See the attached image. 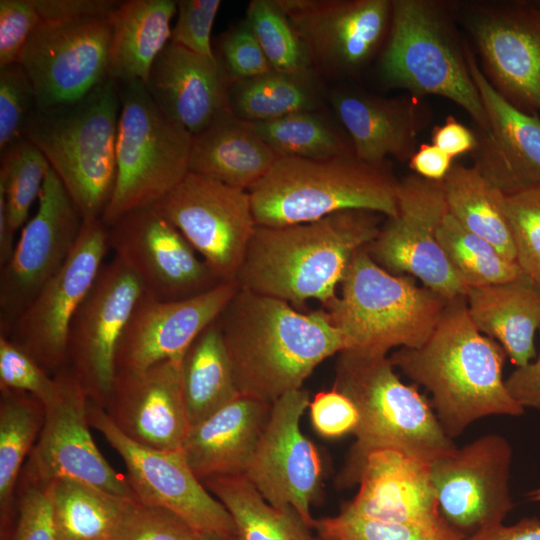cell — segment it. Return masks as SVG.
Returning <instances> with one entry per match:
<instances>
[{"mask_svg": "<svg viewBox=\"0 0 540 540\" xmlns=\"http://www.w3.org/2000/svg\"><path fill=\"white\" fill-rule=\"evenodd\" d=\"M466 303L477 329L502 346L515 368L529 364L536 357L534 340L540 327V289L525 276L469 288Z\"/></svg>", "mask_w": 540, "mask_h": 540, "instance_id": "obj_31", "label": "cell"}, {"mask_svg": "<svg viewBox=\"0 0 540 540\" xmlns=\"http://www.w3.org/2000/svg\"><path fill=\"white\" fill-rule=\"evenodd\" d=\"M51 166L43 153L22 137L1 151L0 194L4 197L13 231L27 222Z\"/></svg>", "mask_w": 540, "mask_h": 540, "instance_id": "obj_41", "label": "cell"}, {"mask_svg": "<svg viewBox=\"0 0 540 540\" xmlns=\"http://www.w3.org/2000/svg\"><path fill=\"white\" fill-rule=\"evenodd\" d=\"M88 419L122 458L138 501L176 513L200 534L236 537L230 514L192 471L181 448L153 449L131 441L90 399Z\"/></svg>", "mask_w": 540, "mask_h": 540, "instance_id": "obj_14", "label": "cell"}, {"mask_svg": "<svg viewBox=\"0 0 540 540\" xmlns=\"http://www.w3.org/2000/svg\"><path fill=\"white\" fill-rule=\"evenodd\" d=\"M245 22L273 70L293 74L312 72L308 51L277 0L250 1Z\"/></svg>", "mask_w": 540, "mask_h": 540, "instance_id": "obj_42", "label": "cell"}, {"mask_svg": "<svg viewBox=\"0 0 540 540\" xmlns=\"http://www.w3.org/2000/svg\"><path fill=\"white\" fill-rule=\"evenodd\" d=\"M464 540H540V519L526 517L512 525L502 523Z\"/></svg>", "mask_w": 540, "mask_h": 540, "instance_id": "obj_57", "label": "cell"}, {"mask_svg": "<svg viewBox=\"0 0 540 540\" xmlns=\"http://www.w3.org/2000/svg\"><path fill=\"white\" fill-rule=\"evenodd\" d=\"M57 540H114L132 500L75 480L51 482Z\"/></svg>", "mask_w": 540, "mask_h": 540, "instance_id": "obj_37", "label": "cell"}, {"mask_svg": "<svg viewBox=\"0 0 540 540\" xmlns=\"http://www.w3.org/2000/svg\"><path fill=\"white\" fill-rule=\"evenodd\" d=\"M238 289L236 281H232L178 300L143 295L120 340L116 374L141 372L165 360H180L196 337L220 316Z\"/></svg>", "mask_w": 540, "mask_h": 540, "instance_id": "obj_23", "label": "cell"}, {"mask_svg": "<svg viewBox=\"0 0 540 540\" xmlns=\"http://www.w3.org/2000/svg\"><path fill=\"white\" fill-rule=\"evenodd\" d=\"M153 207L173 224L220 282H232L257 227L248 190L188 172Z\"/></svg>", "mask_w": 540, "mask_h": 540, "instance_id": "obj_12", "label": "cell"}, {"mask_svg": "<svg viewBox=\"0 0 540 540\" xmlns=\"http://www.w3.org/2000/svg\"><path fill=\"white\" fill-rule=\"evenodd\" d=\"M36 214L22 227L0 270V334H7L43 286L60 270L81 232L83 218L50 168Z\"/></svg>", "mask_w": 540, "mask_h": 540, "instance_id": "obj_16", "label": "cell"}, {"mask_svg": "<svg viewBox=\"0 0 540 540\" xmlns=\"http://www.w3.org/2000/svg\"><path fill=\"white\" fill-rule=\"evenodd\" d=\"M198 540H237L236 537H226L215 534H201Z\"/></svg>", "mask_w": 540, "mask_h": 540, "instance_id": "obj_60", "label": "cell"}, {"mask_svg": "<svg viewBox=\"0 0 540 540\" xmlns=\"http://www.w3.org/2000/svg\"><path fill=\"white\" fill-rule=\"evenodd\" d=\"M215 56L229 83L254 78L272 69L245 21L222 36Z\"/></svg>", "mask_w": 540, "mask_h": 540, "instance_id": "obj_49", "label": "cell"}, {"mask_svg": "<svg viewBox=\"0 0 540 540\" xmlns=\"http://www.w3.org/2000/svg\"><path fill=\"white\" fill-rule=\"evenodd\" d=\"M397 180L384 163L349 153L329 159L280 157L248 191L257 226L308 223L345 210L397 214Z\"/></svg>", "mask_w": 540, "mask_h": 540, "instance_id": "obj_6", "label": "cell"}, {"mask_svg": "<svg viewBox=\"0 0 540 540\" xmlns=\"http://www.w3.org/2000/svg\"><path fill=\"white\" fill-rule=\"evenodd\" d=\"M417 99L412 95L392 99L339 91L330 101L349 135L354 155L364 162L381 164L387 156L409 162L417 150V138L430 118Z\"/></svg>", "mask_w": 540, "mask_h": 540, "instance_id": "obj_28", "label": "cell"}, {"mask_svg": "<svg viewBox=\"0 0 540 540\" xmlns=\"http://www.w3.org/2000/svg\"><path fill=\"white\" fill-rule=\"evenodd\" d=\"M447 212L443 181L409 174L398 183L396 216L387 217L366 250L386 271L409 275L447 300L466 297L468 287L436 237Z\"/></svg>", "mask_w": 540, "mask_h": 540, "instance_id": "obj_11", "label": "cell"}, {"mask_svg": "<svg viewBox=\"0 0 540 540\" xmlns=\"http://www.w3.org/2000/svg\"><path fill=\"white\" fill-rule=\"evenodd\" d=\"M431 140L433 145L451 158L468 152L472 153L477 145V136L452 116L447 117L443 124L433 128Z\"/></svg>", "mask_w": 540, "mask_h": 540, "instance_id": "obj_55", "label": "cell"}, {"mask_svg": "<svg viewBox=\"0 0 540 540\" xmlns=\"http://www.w3.org/2000/svg\"><path fill=\"white\" fill-rule=\"evenodd\" d=\"M512 457L506 438L487 434L431 463L441 516L464 539L502 524L512 511Z\"/></svg>", "mask_w": 540, "mask_h": 540, "instance_id": "obj_15", "label": "cell"}, {"mask_svg": "<svg viewBox=\"0 0 540 540\" xmlns=\"http://www.w3.org/2000/svg\"><path fill=\"white\" fill-rule=\"evenodd\" d=\"M43 422L40 400L26 392L0 388V540H14L17 487Z\"/></svg>", "mask_w": 540, "mask_h": 540, "instance_id": "obj_33", "label": "cell"}, {"mask_svg": "<svg viewBox=\"0 0 540 540\" xmlns=\"http://www.w3.org/2000/svg\"><path fill=\"white\" fill-rule=\"evenodd\" d=\"M378 213L345 210L281 227L257 226L236 277L240 289L301 306L337 296L347 268L380 230Z\"/></svg>", "mask_w": 540, "mask_h": 540, "instance_id": "obj_3", "label": "cell"}, {"mask_svg": "<svg viewBox=\"0 0 540 540\" xmlns=\"http://www.w3.org/2000/svg\"><path fill=\"white\" fill-rule=\"evenodd\" d=\"M525 497L529 502L540 503V486L528 491Z\"/></svg>", "mask_w": 540, "mask_h": 540, "instance_id": "obj_59", "label": "cell"}, {"mask_svg": "<svg viewBox=\"0 0 540 540\" xmlns=\"http://www.w3.org/2000/svg\"><path fill=\"white\" fill-rule=\"evenodd\" d=\"M271 406L239 395L189 428L181 449L201 482L213 477L245 474Z\"/></svg>", "mask_w": 540, "mask_h": 540, "instance_id": "obj_29", "label": "cell"}, {"mask_svg": "<svg viewBox=\"0 0 540 540\" xmlns=\"http://www.w3.org/2000/svg\"><path fill=\"white\" fill-rule=\"evenodd\" d=\"M313 529L318 535L342 540H464L445 520L436 524L390 523L344 511L315 519Z\"/></svg>", "mask_w": 540, "mask_h": 540, "instance_id": "obj_43", "label": "cell"}, {"mask_svg": "<svg viewBox=\"0 0 540 540\" xmlns=\"http://www.w3.org/2000/svg\"><path fill=\"white\" fill-rule=\"evenodd\" d=\"M280 156L230 111L192 137L189 172L249 190Z\"/></svg>", "mask_w": 540, "mask_h": 540, "instance_id": "obj_30", "label": "cell"}, {"mask_svg": "<svg viewBox=\"0 0 540 540\" xmlns=\"http://www.w3.org/2000/svg\"><path fill=\"white\" fill-rule=\"evenodd\" d=\"M177 13L173 0H127L111 13L108 77L119 84L146 83L151 67L170 42Z\"/></svg>", "mask_w": 540, "mask_h": 540, "instance_id": "obj_32", "label": "cell"}, {"mask_svg": "<svg viewBox=\"0 0 540 540\" xmlns=\"http://www.w3.org/2000/svg\"><path fill=\"white\" fill-rule=\"evenodd\" d=\"M202 483L230 514L237 540H312L310 528L294 509L271 505L244 475Z\"/></svg>", "mask_w": 540, "mask_h": 540, "instance_id": "obj_36", "label": "cell"}, {"mask_svg": "<svg viewBox=\"0 0 540 540\" xmlns=\"http://www.w3.org/2000/svg\"><path fill=\"white\" fill-rule=\"evenodd\" d=\"M250 123L280 157L319 160L353 153L351 142L316 111Z\"/></svg>", "mask_w": 540, "mask_h": 540, "instance_id": "obj_40", "label": "cell"}, {"mask_svg": "<svg viewBox=\"0 0 540 540\" xmlns=\"http://www.w3.org/2000/svg\"><path fill=\"white\" fill-rule=\"evenodd\" d=\"M0 388L29 393L44 404L53 396L56 381L27 352L0 334Z\"/></svg>", "mask_w": 540, "mask_h": 540, "instance_id": "obj_48", "label": "cell"}, {"mask_svg": "<svg viewBox=\"0 0 540 540\" xmlns=\"http://www.w3.org/2000/svg\"><path fill=\"white\" fill-rule=\"evenodd\" d=\"M180 360L116 374L104 410L131 441L153 449H180L190 428L180 379Z\"/></svg>", "mask_w": 540, "mask_h": 540, "instance_id": "obj_25", "label": "cell"}, {"mask_svg": "<svg viewBox=\"0 0 540 540\" xmlns=\"http://www.w3.org/2000/svg\"><path fill=\"white\" fill-rule=\"evenodd\" d=\"M107 227L114 257L136 276L148 297L184 299L222 283L153 206L131 211Z\"/></svg>", "mask_w": 540, "mask_h": 540, "instance_id": "obj_20", "label": "cell"}, {"mask_svg": "<svg viewBox=\"0 0 540 540\" xmlns=\"http://www.w3.org/2000/svg\"><path fill=\"white\" fill-rule=\"evenodd\" d=\"M217 321L239 394L270 404L302 388L320 363L348 347L324 308L301 313L240 288Z\"/></svg>", "mask_w": 540, "mask_h": 540, "instance_id": "obj_1", "label": "cell"}, {"mask_svg": "<svg viewBox=\"0 0 540 540\" xmlns=\"http://www.w3.org/2000/svg\"><path fill=\"white\" fill-rule=\"evenodd\" d=\"M448 301L409 275L386 271L365 246L353 256L340 295L323 308L344 335L347 349L387 355L393 348L421 346Z\"/></svg>", "mask_w": 540, "mask_h": 540, "instance_id": "obj_8", "label": "cell"}, {"mask_svg": "<svg viewBox=\"0 0 540 540\" xmlns=\"http://www.w3.org/2000/svg\"><path fill=\"white\" fill-rule=\"evenodd\" d=\"M457 20L456 3L392 0L380 76L389 87L405 89L417 98L434 95L454 102L485 133L487 115L470 73Z\"/></svg>", "mask_w": 540, "mask_h": 540, "instance_id": "obj_7", "label": "cell"}, {"mask_svg": "<svg viewBox=\"0 0 540 540\" xmlns=\"http://www.w3.org/2000/svg\"><path fill=\"white\" fill-rule=\"evenodd\" d=\"M42 21L108 18L120 5L115 0H33Z\"/></svg>", "mask_w": 540, "mask_h": 540, "instance_id": "obj_53", "label": "cell"}, {"mask_svg": "<svg viewBox=\"0 0 540 540\" xmlns=\"http://www.w3.org/2000/svg\"><path fill=\"white\" fill-rule=\"evenodd\" d=\"M312 64L337 74L363 68L389 31L392 0H277Z\"/></svg>", "mask_w": 540, "mask_h": 540, "instance_id": "obj_22", "label": "cell"}, {"mask_svg": "<svg viewBox=\"0 0 540 540\" xmlns=\"http://www.w3.org/2000/svg\"><path fill=\"white\" fill-rule=\"evenodd\" d=\"M180 379L190 427L240 395L217 319L196 337L183 354Z\"/></svg>", "mask_w": 540, "mask_h": 540, "instance_id": "obj_34", "label": "cell"}, {"mask_svg": "<svg viewBox=\"0 0 540 540\" xmlns=\"http://www.w3.org/2000/svg\"><path fill=\"white\" fill-rule=\"evenodd\" d=\"M502 346L471 320L466 297L449 300L430 337L419 347L399 348L395 368L431 394L445 433L454 438L478 419L525 413L509 394L502 370Z\"/></svg>", "mask_w": 540, "mask_h": 540, "instance_id": "obj_2", "label": "cell"}, {"mask_svg": "<svg viewBox=\"0 0 540 540\" xmlns=\"http://www.w3.org/2000/svg\"><path fill=\"white\" fill-rule=\"evenodd\" d=\"M108 249V227L103 221H84L64 265L5 334L53 377L67 367L71 323L93 287Z\"/></svg>", "mask_w": 540, "mask_h": 540, "instance_id": "obj_13", "label": "cell"}, {"mask_svg": "<svg viewBox=\"0 0 540 540\" xmlns=\"http://www.w3.org/2000/svg\"><path fill=\"white\" fill-rule=\"evenodd\" d=\"M119 92L116 179L101 218L106 226L155 205L185 177L193 137L159 109L142 81L119 84Z\"/></svg>", "mask_w": 540, "mask_h": 540, "instance_id": "obj_9", "label": "cell"}, {"mask_svg": "<svg viewBox=\"0 0 540 540\" xmlns=\"http://www.w3.org/2000/svg\"><path fill=\"white\" fill-rule=\"evenodd\" d=\"M15 245V232L9 222L4 197L0 194V267L10 259Z\"/></svg>", "mask_w": 540, "mask_h": 540, "instance_id": "obj_58", "label": "cell"}, {"mask_svg": "<svg viewBox=\"0 0 540 540\" xmlns=\"http://www.w3.org/2000/svg\"><path fill=\"white\" fill-rule=\"evenodd\" d=\"M36 107L35 90L23 66L0 67V152L23 137Z\"/></svg>", "mask_w": 540, "mask_h": 540, "instance_id": "obj_45", "label": "cell"}, {"mask_svg": "<svg viewBox=\"0 0 540 540\" xmlns=\"http://www.w3.org/2000/svg\"><path fill=\"white\" fill-rule=\"evenodd\" d=\"M516 262L540 289V185L506 196Z\"/></svg>", "mask_w": 540, "mask_h": 540, "instance_id": "obj_44", "label": "cell"}, {"mask_svg": "<svg viewBox=\"0 0 540 540\" xmlns=\"http://www.w3.org/2000/svg\"><path fill=\"white\" fill-rule=\"evenodd\" d=\"M505 385L511 397L524 409L540 412V350L529 364L516 367L505 379Z\"/></svg>", "mask_w": 540, "mask_h": 540, "instance_id": "obj_54", "label": "cell"}, {"mask_svg": "<svg viewBox=\"0 0 540 540\" xmlns=\"http://www.w3.org/2000/svg\"><path fill=\"white\" fill-rule=\"evenodd\" d=\"M176 5L177 17L170 42L196 54L216 58L211 33L221 1L180 0L176 1Z\"/></svg>", "mask_w": 540, "mask_h": 540, "instance_id": "obj_50", "label": "cell"}, {"mask_svg": "<svg viewBox=\"0 0 540 540\" xmlns=\"http://www.w3.org/2000/svg\"><path fill=\"white\" fill-rule=\"evenodd\" d=\"M229 84L217 58L169 42L154 61L145 86L159 109L193 136L229 111Z\"/></svg>", "mask_w": 540, "mask_h": 540, "instance_id": "obj_27", "label": "cell"}, {"mask_svg": "<svg viewBox=\"0 0 540 540\" xmlns=\"http://www.w3.org/2000/svg\"><path fill=\"white\" fill-rule=\"evenodd\" d=\"M458 20L494 89L516 108L540 112V1L456 3Z\"/></svg>", "mask_w": 540, "mask_h": 540, "instance_id": "obj_10", "label": "cell"}, {"mask_svg": "<svg viewBox=\"0 0 540 540\" xmlns=\"http://www.w3.org/2000/svg\"><path fill=\"white\" fill-rule=\"evenodd\" d=\"M54 377L56 390L43 404V426L24 468L46 482L75 480L136 499L127 478L115 471L93 440L89 397L80 382L67 368Z\"/></svg>", "mask_w": 540, "mask_h": 540, "instance_id": "obj_17", "label": "cell"}, {"mask_svg": "<svg viewBox=\"0 0 540 540\" xmlns=\"http://www.w3.org/2000/svg\"><path fill=\"white\" fill-rule=\"evenodd\" d=\"M333 388L346 395L359 414L355 441L336 478L339 488L358 484L368 456L377 450H398L432 463L457 447L432 405L399 378L387 355L341 351Z\"/></svg>", "mask_w": 540, "mask_h": 540, "instance_id": "obj_4", "label": "cell"}, {"mask_svg": "<svg viewBox=\"0 0 540 540\" xmlns=\"http://www.w3.org/2000/svg\"><path fill=\"white\" fill-rule=\"evenodd\" d=\"M120 111L119 84L108 77L75 102L36 107L25 127L83 221L101 219L112 197Z\"/></svg>", "mask_w": 540, "mask_h": 540, "instance_id": "obj_5", "label": "cell"}, {"mask_svg": "<svg viewBox=\"0 0 540 540\" xmlns=\"http://www.w3.org/2000/svg\"><path fill=\"white\" fill-rule=\"evenodd\" d=\"M436 237L449 264L468 289L524 277L516 261L508 259L492 244L468 231L448 212L437 229Z\"/></svg>", "mask_w": 540, "mask_h": 540, "instance_id": "obj_39", "label": "cell"}, {"mask_svg": "<svg viewBox=\"0 0 540 540\" xmlns=\"http://www.w3.org/2000/svg\"><path fill=\"white\" fill-rule=\"evenodd\" d=\"M309 404V393L303 388L272 403L244 476L271 505L294 509L313 529L311 505L320 487L322 464L318 450L300 427Z\"/></svg>", "mask_w": 540, "mask_h": 540, "instance_id": "obj_21", "label": "cell"}, {"mask_svg": "<svg viewBox=\"0 0 540 540\" xmlns=\"http://www.w3.org/2000/svg\"><path fill=\"white\" fill-rule=\"evenodd\" d=\"M227 102L235 117L259 122L315 111L319 95L312 72L293 74L271 69L260 76L230 83Z\"/></svg>", "mask_w": 540, "mask_h": 540, "instance_id": "obj_38", "label": "cell"}, {"mask_svg": "<svg viewBox=\"0 0 540 540\" xmlns=\"http://www.w3.org/2000/svg\"><path fill=\"white\" fill-rule=\"evenodd\" d=\"M309 409L315 431L326 438L353 433L358 424L359 414L354 403L334 388L317 393Z\"/></svg>", "mask_w": 540, "mask_h": 540, "instance_id": "obj_52", "label": "cell"}, {"mask_svg": "<svg viewBox=\"0 0 540 540\" xmlns=\"http://www.w3.org/2000/svg\"><path fill=\"white\" fill-rule=\"evenodd\" d=\"M111 37L109 17L41 21L19 61L34 87L37 107L75 102L106 80Z\"/></svg>", "mask_w": 540, "mask_h": 540, "instance_id": "obj_18", "label": "cell"}, {"mask_svg": "<svg viewBox=\"0 0 540 540\" xmlns=\"http://www.w3.org/2000/svg\"><path fill=\"white\" fill-rule=\"evenodd\" d=\"M14 540H57L51 482L23 468L16 492Z\"/></svg>", "mask_w": 540, "mask_h": 540, "instance_id": "obj_46", "label": "cell"}, {"mask_svg": "<svg viewBox=\"0 0 540 540\" xmlns=\"http://www.w3.org/2000/svg\"><path fill=\"white\" fill-rule=\"evenodd\" d=\"M448 213L468 231L516 261L506 195L474 166L453 164L443 180Z\"/></svg>", "mask_w": 540, "mask_h": 540, "instance_id": "obj_35", "label": "cell"}, {"mask_svg": "<svg viewBox=\"0 0 540 540\" xmlns=\"http://www.w3.org/2000/svg\"><path fill=\"white\" fill-rule=\"evenodd\" d=\"M355 497L342 511L390 523L436 524L441 516L431 463L404 452L383 449L365 463Z\"/></svg>", "mask_w": 540, "mask_h": 540, "instance_id": "obj_26", "label": "cell"}, {"mask_svg": "<svg viewBox=\"0 0 540 540\" xmlns=\"http://www.w3.org/2000/svg\"><path fill=\"white\" fill-rule=\"evenodd\" d=\"M312 540H342V539L316 534L315 536L312 537Z\"/></svg>", "mask_w": 540, "mask_h": 540, "instance_id": "obj_61", "label": "cell"}, {"mask_svg": "<svg viewBox=\"0 0 540 540\" xmlns=\"http://www.w3.org/2000/svg\"><path fill=\"white\" fill-rule=\"evenodd\" d=\"M41 21L33 0H0V67L19 63Z\"/></svg>", "mask_w": 540, "mask_h": 540, "instance_id": "obj_51", "label": "cell"}, {"mask_svg": "<svg viewBox=\"0 0 540 540\" xmlns=\"http://www.w3.org/2000/svg\"><path fill=\"white\" fill-rule=\"evenodd\" d=\"M453 158L433 144H420L409 160L414 174L431 180L443 181L452 168Z\"/></svg>", "mask_w": 540, "mask_h": 540, "instance_id": "obj_56", "label": "cell"}, {"mask_svg": "<svg viewBox=\"0 0 540 540\" xmlns=\"http://www.w3.org/2000/svg\"><path fill=\"white\" fill-rule=\"evenodd\" d=\"M471 76L480 94L488 131L479 133L473 166L506 196L540 185V118L524 112L489 83L466 45Z\"/></svg>", "mask_w": 540, "mask_h": 540, "instance_id": "obj_24", "label": "cell"}, {"mask_svg": "<svg viewBox=\"0 0 540 540\" xmlns=\"http://www.w3.org/2000/svg\"><path fill=\"white\" fill-rule=\"evenodd\" d=\"M200 535L176 513L132 500L114 540H198Z\"/></svg>", "mask_w": 540, "mask_h": 540, "instance_id": "obj_47", "label": "cell"}, {"mask_svg": "<svg viewBox=\"0 0 540 540\" xmlns=\"http://www.w3.org/2000/svg\"><path fill=\"white\" fill-rule=\"evenodd\" d=\"M143 295L136 276L114 257L102 266L71 323L66 368L102 407L115 379L120 340Z\"/></svg>", "mask_w": 540, "mask_h": 540, "instance_id": "obj_19", "label": "cell"}]
</instances>
